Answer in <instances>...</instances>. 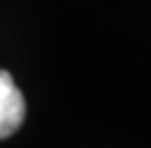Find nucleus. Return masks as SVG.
Wrapping results in <instances>:
<instances>
[{
  "instance_id": "f257e3e1",
  "label": "nucleus",
  "mask_w": 151,
  "mask_h": 148,
  "mask_svg": "<svg viewBox=\"0 0 151 148\" xmlns=\"http://www.w3.org/2000/svg\"><path fill=\"white\" fill-rule=\"evenodd\" d=\"M24 97L11 73L0 69V139H7L22 126Z\"/></svg>"
}]
</instances>
